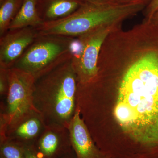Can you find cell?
<instances>
[{
  "mask_svg": "<svg viewBox=\"0 0 158 158\" xmlns=\"http://www.w3.org/2000/svg\"><path fill=\"white\" fill-rule=\"evenodd\" d=\"M25 158H40L34 144H22Z\"/></svg>",
  "mask_w": 158,
  "mask_h": 158,
  "instance_id": "e0dca14e",
  "label": "cell"
},
{
  "mask_svg": "<svg viewBox=\"0 0 158 158\" xmlns=\"http://www.w3.org/2000/svg\"><path fill=\"white\" fill-rule=\"evenodd\" d=\"M40 158H60L73 151L68 127L46 125L34 144Z\"/></svg>",
  "mask_w": 158,
  "mask_h": 158,
  "instance_id": "ba28073f",
  "label": "cell"
},
{
  "mask_svg": "<svg viewBox=\"0 0 158 158\" xmlns=\"http://www.w3.org/2000/svg\"><path fill=\"white\" fill-rule=\"evenodd\" d=\"M82 2H96V1H108V0H80Z\"/></svg>",
  "mask_w": 158,
  "mask_h": 158,
  "instance_id": "44dd1931",
  "label": "cell"
},
{
  "mask_svg": "<svg viewBox=\"0 0 158 158\" xmlns=\"http://www.w3.org/2000/svg\"><path fill=\"white\" fill-rule=\"evenodd\" d=\"M9 89L8 69L0 68V95L6 99Z\"/></svg>",
  "mask_w": 158,
  "mask_h": 158,
  "instance_id": "9a60e30c",
  "label": "cell"
},
{
  "mask_svg": "<svg viewBox=\"0 0 158 158\" xmlns=\"http://www.w3.org/2000/svg\"><path fill=\"white\" fill-rule=\"evenodd\" d=\"M111 2L120 5L143 4L147 6L152 0H110Z\"/></svg>",
  "mask_w": 158,
  "mask_h": 158,
  "instance_id": "ac0fdd59",
  "label": "cell"
},
{
  "mask_svg": "<svg viewBox=\"0 0 158 158\" xmlns=\"http://www.w3.org/2000/svg\"><path fill=\"white\" fill-rule=\"evenodd\" d=\"M33 27L9 30L0 37V68L9 69L38 37Z\"/></svg>",
  "mask_w": 158,
  "mask_h": 158,
  "instance_id": "52a82bcc",
  "label": "cell"
},
{
  "mask_svg": "<svg viewBox=\"0 0 158 158\" xmlns=\"http://www.w3.org/2000/svg\"><path fill=\"white\" fill-rule=\"evenodd\" d=\"M46 126L40 114L33 110L9 125L5 137L22 144H34Z\"/></svg>",
  "mask_w": 158,
  "mask_h": 158,
  "instance_id": "30bf717a",
  "label": "cell"
},
{
  "mask_svg": "<svg viewBox=\"0 0 158 158\" xmlns=\"http://www.w3.org/2000/svg\"><path fill=\"white\" fill-rule=\"evenodd\" d=\"M0 158H25L22 144L7 138L0 139Z\"/></svg>",
  "mask_w": 158,
  "mask_h": 158,
  "instance_id": "5bb4252c",
  "label": "cell"
},
{
  "mask_svg": "<svg viewBox=\"0 0 158 158\" xmlns=\"http://www.w3.org/2000/svg\"><path fill=\"white\" fill-rule=\"evenodd\" d=\"M82 3L80 0H37V7L40 17L46 23L67 17Z\"/></svg>",
  "mask_w": 158,
  "mask_h": 158,
  "instance_id": "8fae6325",
  "label": "cell"
},
{
  "mask_svg": "<svg viewBox=\"0 0 158 158\" xmlns=\"http://www.w3.org/2000/svg\"><path fill=\"white\" fill-rule=\"evenodd\" d=\"M71 59L35 82L34 107L46 125L68 127L76 111L77 81Z\"/></svg>",
  "mask_w": 158,
  "mask_h": 158,
  "instance_id": "7a4b0ae2",
  "label": "cell"
},
{
  "mask_svg": "<svg viewBox=\"0 0 158 158\" xmlns=\"http://www.w3.org/2000/svg\"><path fill=\"white\" fill-rule=\"evenodd\" d=\"M148 22H150L153 24L158 25V11L152 15L149 21Z\"/></svg>",
  "mask_w": 158,
  "mask_h": 158,
  "instance_id": "d6986e66",
  "label": "cell"
},
{
  "mask_svg": "<svg viewBox=\"0 0 158 158\" xmlns=\"http://www.w3.org/2000/svg\"><path fill=\"white\" fill-rule=\"evenodd\" d=\"M158 11V0H152L143 11L142 22L149 21L152 15Z\"/></svg>",
  "mask_w": 158,
  "mask_h": 158,
  "instance_id": "2e32d148",
  "label": "cell"
},
{
  "mask_svg": "<svg viewBox=\"0 0 158 158\" xmlns=\"http://www.w3.org/2000/svg\"><path fill=\"white\" fill-rule=\"evenodd\" d=\"M37 3V0H23L20 9L9 26V30L27 27L37 28L42 25L44 22L38 14Z\"/></svg>",
  "mask_w": 158,
  "mask_h": 158,
  "instance_id": "7c38bea8",
  "label": "cell"
},
{
  "mask_svg": "<svg viewBox=\"0 0 158 158\" xmlns=\"http://www.w3.org/2000/svg\"><path fill=\"white\" fill-rule=\"evenodd\" d=\"M68 128L77 158H110L97 145L77 108Z\"/></svg>",
  "mask_w": 158,
  "mask_h": 158,
  "instance_id": "9c48e42d",
  "label": "cell"
},
{
  "mask_svg": "<svg viewBox=\"0 0 158 158\" xmlns=\"http://www.w3.org/2000/svg\"><path fill=\"white\" fill-rule=\"evenodd\" d=\"M101 61L114 73V115L129 139L123 158H158V30L117 35L105 46Z\"/></svg>",
  "mask_w": 158,
  "mask_h": 158,
  "instance_id": "6da1fadb",
  "label": "cell"
},
{
  "mask_svg": "<svg viewBox=\"0 0 158 158\" xmlns=\"http://www.w3.org/2000/svg\"><path fill=\"white\" fill-rule=\"evenodd\" d=\"M60 158H77V157L75 154L74 151H73L72 152L63 156Z\"/></svg>",
  "mask_w": 158,
  "mask_h": 158,
  "instance_id": "ffe728a7",
  "label": "cell"
},
{
  "mask_svg": "<svg viewBox=\"0 0 158 158\" xmlns=\"http://www.w3.org/2000/svg\"><path fill=\"white\" fill-rule=\"evenodd\" d=\"M23 2V0H5L0 4V37L9 31V26Z\"/></svg>",
  "mask_w": 158,
  "mask_h": 158,
  "instance_id": "4fadbf2b",
  "label": "cell"
},
{
  "mask_svg": "<svg viewBox=\"0 0 158 158\" xmlns=\"http://www.w3.org/2000/svg\"><path fill=\"white\" fill-rule=\"evenodd\" d=\"M77 44V38L39 35L12 67L28 73L37 80L71 59Z\"/></svg>",
  "mask_w": 158,
  "mask_h": 158,
  "instance_id": "277c9868",
  "label": "cell"
},
{
  "mask_svg": "<svg viewBox=\"0 0 158 158\" xmlns=\"http://www.w3.org/2000/svg\"><path fill=\"white\" fill-rule=\"evenodd\" d=\"M146 6L143 4L120 5L110 0L84 2L67 17L44 23L37 29L39 36L77 38L101 28L122 26L125 20L143 11Z\"/></svg>",
  "mask_w": 158,
  "mask_h": 158,
  "instance_id": "3957f363",
  "label": "cell"
},
{
  "mask_svg": "<svg viewBox=\"0 0 158 158\" xmlns=\"http://www.w3.org/2000/svg\"><path fill=\"white\" fill-rule=\"evenodd\" d=\"M9 89L6 103L1 102L0 118L8 126L26 113L36 110L34 105L36 79L15 67L8 69Z\"/></svg>",
  "mask_w": 158,
  "mask_h": 158,
  "instance_id": "5b68a950",
  "label": "cell"
},
{
  "mask_svg": "<svg viewBox=\"0 0 158 158\" xmlns=\"http://www.w3.org/2000/svg\"><path fill=\"white\" fill-rule=\"evenodd\" d=\"M122 26L105 27L77 37L81 47L71 59L76 75L77 86H84L92 81L98 71L97 64L101 48L109 34Z\"/></svg>",
  "mask_w": 158,
  "mask_h": 158,
  "instance_id": "8992f818",
  "label": "cell"
}]
</instances>
